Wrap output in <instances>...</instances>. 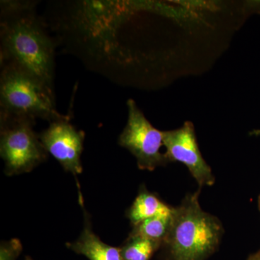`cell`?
Segmentation results:
<instances>
[{"label": "cell", "mask_w": 260, "mask_h": 260, "mask_svg": "<svg viewBox=\"0 0 260 260\" xmlns=\"http://www.w3.org/2000/svg\"><path fill=\"white\" fill-rule=\"evenodd\" d=\"M2 61L26 70L53 88L54 44L31 15L2 23Z\"/></svg>", "instance_id": "7a4b0ae2"}, {"label": "cell", "mask_w": 260, "mask_h": 260, "mask_svg": "<svg viewBox=\"0 0 260 260\" xmlns=\"http://www.w3.org/2000/svg\"><path fill=\"white\" fill-rule=\"evenodd\" d=\"M247 260H260L259 256H258L257 254L255 253V254H251V255L249 256L248 257Z\"/></svg>", "instance_id": "4fadbf2b"}, {"label": "cell", "mask_w": 260, "mask_h": 260, "mask_svg": "<svg viewBox=\"0 0 260 260\" xmlns=\"http://www.w3.org/2000/svg\"><path fill=\"white\" fill-rule=\"evenodd\" d=\"M39 136L47 153L59 162L65 172L75 177L83 172L81 155L85 133L72 125L68 118L51 121Z\"/></svg>", "instance_id": "52a82bcc"}, {"label": "cell", "mask_w": 260, "mask_h": 260, "mask_svg": "<svg viewBox=\"0 0 260 260\" xmlns=\"http://www.w3.org/2000/svg\"></svg>", "instance_id": "e0dca14e"}, {"label": "cell", "mask_w": 260, "mask_h": 260, "mask_svg": "<svg viewBox=\"0 0 260 260\" xmlns=\"http://www.w3.org/2000/svg\"><path fill=\"white\" fill-rule=\"evenodd\" d=\"M200 190L174 208L172 225L162 246L170 260H205L216 251L223 234L220 220L202 209Z\"/></svg>", "instance_id": "6da1fadb"}, {"label": "cell", "mask_w": 260, "mask_h": 260, "mask_svg": "<svg viewBox=\"0 0 260 260\" xmlns=\"http://www.w3.org/2000/svg\"><path fill=\"white\" fill-rule=\"evenodd\" d=\"M0 121V155L7 175L30 172L47 160V151L34 129L36 121L23 118Z\"/></svg>", "instance_id": "277c9868"}, {"label": "cell", "mask_w": 260, "mask_h": 260, "mask_svg": "<svg viewBox=\"0 0 260 260\" xmlns=\"http://www.w3.org/2000/svg\"><path fill=\"white\" fill-rule=\"evenodd\" d=\"M160 246V243L129 235L120 247L121 254L124 260H150Z\"/></svg>", "instance_id": "8fae6325"}, {"label": "cell", "mask_w": 260, "mask_h": 260, "mask_svg": "<svg viewBox=\"0 0 260 260\" xmlns=\"http://www.w3.org/2000/svg\"><path fill=\"white\" fill-rule=\"evenodd\" d=\"M162 140L169 162L184 164L200 188L215 184L213 171L202 155L191 121H186L178 129L162 131Z\"/></svg>", "instance_id": "8992f818"}, {"label": "cell", "mask_w": 260, "mask_h": 260, "mask_svg": "<svg viewBox=\"0 0 260 260\" xmlns=\"http://www.w3.org/2000/svg\"><path fill=\"white\" fill-rule=\"evenodd\" d=\"M22 251L23 245L18 239L2 242L0 244V260H17Z\"/></svg>", "instance_id": "7c38bea8"}, {"label": "cell", "mask_w": 260, "mask_h": 260, "mask_svg": "<svg viewBox=\"0 0 260 260\" xmlns=\"http://www.w3.org/2000/svg\"><path fill=\"white\" fill-rule=\"evenodd\" d=\"M126 105L128 120L119 135V145L134 155L141 170L152 172L167 165L169 160L166 154L160 152L164 145L162 132L150 124L133 99H129Z\"/></svg>", "instance_id": "5b68a950"}, {"label": "cell", "mask_w": 260, "mask_h": 260, "mask_svg": "<svg viewBox=\"0 0 260 260\" xmlns=\"http://www.w3.org/2000/svg\"><path fill=\"white\" fill-rule=\"evenodd\" d=\"M256 254H257V255L259 256L260 259V250L259 251H257V252H256Z\"/></svg>", "instance_id": "9a60e30c"}, {"label": "cell", "mask_w": 260, "mask_h": 260, "mask_svg": "<svg viewBox=\"0 0 260 260\" xmlns=\"http://www.w3.org/2000/svg\"><path fill=\"white\" fill-rule=\"evenodd\" d=\"M1 119L23 118L51 121L68 118L56 110L53 88L12 63H5L0 77Z\"/></svg>", "instance_id": "3957f363"}, {"label": "cell", "mask_w": 260, "mask_h": 260, "mask_svg": "<svg viewBox=\"0 0 260 260\" xmlns=\"http://www.w3.org/2000/svg\"><path fill=\"white\" fill-rule=\"evenodd\" d=\"M259 209L260 210V195H259Z\"/></svg>", "instance_id": "2e32d148"}, {"label": "cell", "mask_w": 260, "mask_h": 260, "mask_svg": "<svg viewBox=\"0 0 260 260\" xmlns=\"http://www.w3.org/2000/svg\"><path fill=\"white\" fill-rule=\"evenodd\" d=\"M67 247L76 254L85 256L89 260H124L120 247H114L101 240L92 230L90 219L85 215V225L80 237L73 242L66 244Z\"/></svg>", "instance_id": "ba28073f"}, {"label": "cell", "mask_w": 260, "mask_h": 260, "mask_svg": "<svg viewBox=\"0 0 260 260\" xmlns=\"http://www.w3.org/2000/svg\"><path fill=\"white\" fill-rule=\"evenodd\" d=\"M172 214L169 216H159L147 219L134 225L129 236L140 237L164 244L167 239L171 225Z\"/></svg>", "instance_id": "30bf717a"}, {"label": "cell", "mask_w": 260, "mask_h": 260, "mask_svg": "<svg viewBox=\"0 0 260 260\" xmlns=\"http://www.w3.org/2000/svg\"><path fill=\"white\" fill-rule=\"evenodd\" d=\"M25 260H34V259H32V258L30 257V256H25Z\"/></svg>", "instance_id": "5bb4252c"}, {"label": "cell", "mask_w": 260, "mask_h": 260, "mask_svg": "<svg viewBox=\"0 0 260 260\" xmlns=\"http://www.w3.org/2000/svg\"><path fill=\"white\" fill-rule=\"evenodd\" d=\"M174 208L164 203L156 195L145 188L140 189L134 203L126 212L132 225L134 226L147 219L172 215Z\"/></svg>", "instance_id": "9c48e42d"}]
</instances>
